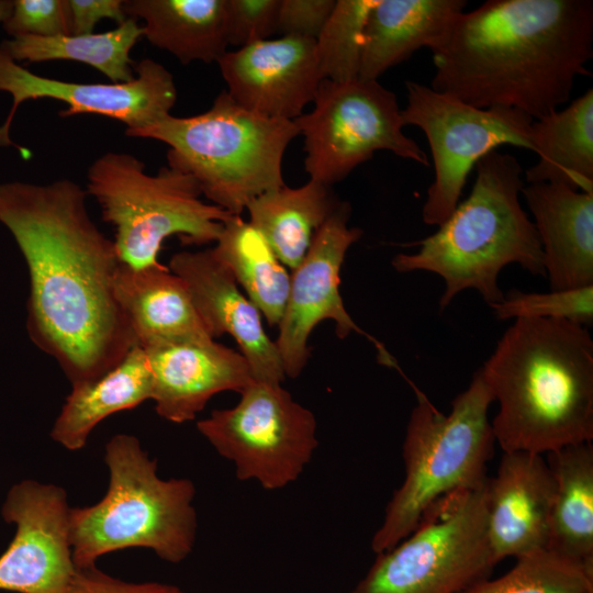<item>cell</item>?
<instances>
[{"mask_svg": "<svg viewBox=\"0 0 593 593\" xmlns=\"http://www.w3.org/2000/svg\"><path fill=\"white\" fill-rule=\"evenodd\" d=\"M546 456L556 485L547 549L593 577V445H571Z\"/></svg>", "mask_w": 593, "mask_h": 593, "instance_id": "obj_26", "label": "cell"}, {"mask_svg": "<svg viewBox=\"0 0 593 593\" xmlns=\"http://www.w3.org/2000/svg\"><path fill=\"white\" fill-rule=\"evenodd\" d=\"M280 0H225L228 45L238 48L268 40L277 32Z\"/></svg>", "mask_w": 593, "mask_h": 593, "instance_id": "obj_34", "label": "cell"}, {"mask_svg": "<svg viewBox=\"0 0 593 593\" xmlns=\"http://www.w3.org/2000/svg\"><path fill=\"white\" fill-rule=\"evenodd\" d=\"M555 490L544 455L503 452L486 483L488 538L495 564L548 548Z\"/></svg>", "mask_w": 593, "mask_h": 593, "instance_id": "obj_19", "label": "cell"}, {"mask_svg": "<svg viewBox=\"0 0 593 593\" xmlns=\"http://www.w3.org/2000/svg\"><path fill=\"white\" fill-rule=\"evenodd\" d=\"M532 144L539 160L524 172L527 184L562 183L593 193V89L534 120Z\"/></svg>", "mask_w": 593, "mask_h": 593, "instance_id": "obj_25", "label": "cell"}, {"mask_svg": "<svg viewBox=\"0 0 593 593\" xmlns=\"http://www.w3.org/2000/svg\"><path fill=\"white\" fill-rule=\"evenodd\" d=\"M109 470L105 495L96 504L71 507L69 534L75 568L96 564L103 555L148 548L178 563L197 537L195 488L189 479H160L157 461L137 437L116 434L105 445Z\"/></svg>", "mask_w": 593, "mask_h": 593, "instance_id": "obj_5", "label": "cell"}, {"mask_svg": "<svg viewBox=\"0 0 593 593\" xmlns=\"http://www.w3.org/2000/svg\"><path fill=\"white\" fill-rule=\"evenodd\" d=\"M592 0H489L462 12L432 51L430 87L533 120L559 109L593 55Z\"/></svg>", "mask_w": 593, "mask_h": 593, "instance_id": "obj_2", "label": "cell"}, {"mask_svg": "<svg viewBox=\"0 0 593 593\" xmlns=\"http://www.w3.org/2000/svg\"><path fill=\"white\" fill-rule=\"evenodd\" d=\"M313 102L293 121L304 138L310 180L332 187L378 150L428 166L425 152L403 132L395 93L378 81L323 79Z\"/></svg>", "mask_w": 593, "mask_h": 593, "instance_id": "obj_10", "label": "cell"}, {"mask_svg": "<svg viewBox=\"0 0 593 593\" xmlns=\"http://www.w3.org/2000/svg\"><path fill=\"white\" fill-rule=\"evenodd\" d=\"M71 16V35L93 33L102 19L114 20L119 25L125 22L124 0H68Z\"/></svg>", "mask_w": 593, "mask_h": 593, "instance_id": "obj_37", "label": "cell"}, {"mask_svg": "<svg viewBox=\"0 0 593 593\" xmlns=\"http://www.w3.org/2000/svg\"><path fill=\"white\" fill-rule=\"evenodd\" d=\"M152 394L146 353L135 346L99 379L71 387L53 424L51 437L67 450H80L100 422L152 400Z\"/></svg>", "mask_w": 593, "mask_h": 593, "instance_id": "obj_23", "label": "cell"}, {"mask_svg": "<svg viewBox=\"0 0 593 593\" xmlns=\"http://www.w3.org/2000/svg\"><path fill=\"white\" fill-rule=\"evenodd\" d=\"M466 0H377L365 27L358 79L378 81L422 47H438Z\"/></svg>", "mask_w": 593, "mask_h": 593, "instance_id": "obj_22", "label": "cell"}, {"mask_svg": "<svg viewBox=\"0 0 593 593\" xmlns=\"http://www.w3.org/2000/svg\"><path fill=\"white\" fill-rule=\"evenodd\" d=\"M125 135L167 144L168 166L191 175L212 204L240 215L258 195L286 186L283 155L300 133L293 121L248 111L223 91L201 114H168Z\"/></svg>", "mask_w": 593, "mask_h": 593, "instance_id": "obj_6", "label": "cell"}, {"mask_svg": "<svg viewBox=\"0 0 593 593\" xmlns=\"http://www.w3.org/2000/svg\"><path fill=\"white\" fill-rule=\"evenodd\" d=\"M349 217V203L340 201L317 230L301 264L292 270L289 295L275 342L286 377L296 378L305 367L310 357L309 336L323 320L335 322L339 338L351 332L363 335L374 345L380 363L400 370L387 348L354 322L339 293V273L346 253L362 236L360 228L348 226Z\"/></svg>", "mask_w": 593, "mask_h": 593, "instance_id": "obj_13", "label": "cell"}, {"mask_svg": "<svg viewBox=\"0 0 593 593\" xmlns=\"http://www.w3.org/2000/svg\"><path fill=\"white\" fill-rule=\"evenodd\" d=\"M143 36V26L128 18L116 29L104 33L23 36L4 40L2 44L16 63L75 60L98 69L111 82H128L135 78L130 53Z\"/></svg>", "mask_w": 593, "mask_h": 593, "instance_id": "obj_29", "label": "cell"}, {"mask_svg": "<svg viewBox=\"0 0 593 593\" xmlns=\"http://www.w3.org/2000/svg\"><path fill=\"white\" fill-rule=\"evenodd\" d=\"M168 268L186 282L212 337L230 334L255 380L281 384L286 378L283 365L276 343L262 327L260 312L239 291L234 276L212 249L179 251L170 258Z\"/></svg>", "mask_w": 593, "mask_h": 593, "instance_id": "obj_18", "label": "cell"}, {"mask_svg": "<svg viewBox=\"0 0 593 593\" xmlns=\"http://www.w3.org/2000/svg\"><path fill=\"white\" fill-rule=\"evenodd\" d=\"M157 414L181 424L195 418L223 391L242 392L255 379L245 357L214 339H187L143 348Z\"/></svg>", "mask_w": 593, "mask_h": 593, "instance_id": "obj_17", "label": "cell"}, {"mask_svg": "<svg viewBox=\"0 0 593 593\" xmlns=\"http://www.w3.org/2000/svg\"><path fill=\"white\" fill-rule=\"evenodd\" d=\"M335 0H280L277 32L282 36L316 40L335 7Z\"/></svg>", "mask_w": 593, "mask_h": 593, "instance_id": "obj_35", "label": "cell"}, {"mask_svg": "<svg viewBox=\"0 0 593 593\" xmlns=\"http://www.w3.org/2000/svg\"><path fill=\"white\" fill-rule=\"evenodd\" d=\"M86 191L114 228L120 261L132 268L160 264L161 245L172 235L184 245L215 242L233 216L205 203L191 175L170 166L149 175L144 161L128 153L107 152L93 160Z\"/></svg>", "mask_w": 593, "mask_h": 593, "instance_id": "obj_8", "label": "cell"}, {"mask_svg": "<svg viewBox=\"0 0 593 593\" xmlns=\"http://www.w3.org/2000/svg\"><path fill=\"white\" fill-rule=\"evenodd\" d=\"M461 593H593V577L577 563L541 549L516 558L504 575L480 581Z\"/></svg>", "mask_w": 593, "mask_h": 593, "instance_id": "obj_30", "label": "cell"}, {"mask_svg": "<svg viewBox=\"0 0 593 593\" xmlns=\"http://www.w3.org/2000/svg\"><path fill=\"white\" fill-rule=\"evenodd\" d=\"M12 38L71 35L68 0H13L12 11L2 23Z\"/></svg>", "mask_w": 593, "mask_h": 593, "instance_id": "obj_33", "label": "cell"}, {"mask_svg": "<svg viewBox=\"0 0 593 593\" xmlns=\"http://www.w3.org/2000/svg\"><path fill=\"white\" fill-rule=\"evenodd\" d=\"M225 0H124L127 18L142 19L144 36L181 64L213 63L227 52Z\"/></svg>", "mask_w": 593, "mask_h": 593, "instance_id": "obj_24", "label": "cell"}, {"mask_svg": "<svg viewBox=\"0 0 593 593\" xmlns=\"http://www.w3.org/2000/svg\"><path fill=\"white\" fill-rule=\"evenodd\" d=\"M522 195L534 217L551 290L593 286V193L562 183H528Z\"/></svg>", "mask_w": 593, "mask_h": 593, "instance_id": "obj_20", "label": "cell"}, {"mask_svg": "<svg viewBox=\"0 0 593 593\" xmlns=\"http://www.w3.org/2000/svg\"><path fill=\"white\" fill-rule=\"evenodd\" d=\"M199 433L235 466L239 480L267 490L295 481L317 447L314 414L280 383L254 380L231 409L197 423Z\"/></svg>", "mask_w": 593, "mask_h": 593, "instance_id": "obj_12", "label": "cell"}, {"mask_svg": "<svg viewBox=\"0 0 593 593\" xmlns=\"http://www.w3.org/2000/svg\"><path fill=\"white\" fill-rule=\"evenodd\" d=\"M488 479L435 504L406 538L377 553L350 593H461L489 579Z\"/></svg>", "mask_w": 593, "mask_h": 593, "instance_id": "obj_9", "label": "cell"}, {"mask_svg": "<svg viewBox=\"0 0 593 593\" xmlns=\"http://www.w3.org/2000/svg\"><path fill=\"white\" fill-rule=\"evenodd\" d=\"M113 292L142 348L167 342L214 339L186 282L161 264L132 268L120 262Z\"/></svg>", "mask_w": 593, "mask_h": 593, "instance_id": "obj_21", "label": "cell"}, {"mask_svg": "<svg viewBox=\"0 0 593 593\" xmlns=\"http://www.w3.org/2000/svg\"><path fill=\"white\" fill-rule=\"evenodd\" d=\"M136 76L128 82L81 83L36 75L16 63L0 43V91L12 97V107L0 126V146L15 147L21 155L27 150L10 137L18 108L27 100L55 99L68 104L59 116L82 113L100 114L121 121L126 128L147 126L170 114L177 100L174 76L161 64L142 59L134 68Z\"/></svg>", "mask_w": 593, "mask_h": 593, "instance_id": "obj_14", "label": "cell"}, {"mask_svg": "<svg viewBox=\"0 0 593 593\" xmlns=\"http://www.w3.org/2000/svg\"><path fill=\"white\" fill-rule=\"evenodd\" d=\"M377 0H337L315 40L323 79L347 82L358 79L368 14Z\"/></svg>", "mask_w": 593, "mask_h": 593, "instance_id": "obj_31", "label": "cell"}, {"mask_svg": "<svg viewBox=\"0 0 593 593\" xmlns=\"http://www.w3.org/2000/svg\"><path fill=\"white\" fill-rule=\"evenodd\" d=\"M13 7V0H0V24L10 15Z\"/></svg>", "mask_w": 593, "mask_h": 593, "instance_id": "obj_38", "label": "cell"}, {"mask_svg": "<svg viewBox=\"0 0 593 593\" xmlns=\"http://www.w3.org/2000/svg\"><path fill=\"white\" fill-rule=\"evenodd\" d=\"M230 97L270 119L294 121L314 100L321 75L315 40L281 36L227 51L217 61Z\"/></svg>", "mask_w": 593, "mask_h": 593, "instance_id": "obj_16", "label": "cell"}, {"mask_svg": "<svg viewBox=\"0 0 593 593\" xmlns=\"http://www.w3.org/2000/svg\"><path fill=\"white\" fill-rule=\"evenodd\" d=\"M479 371L503 452L547 455L593 439V339L566 320L517 318Z\"/></svg>", "mask_w": 593, "mask_h": 593, "instance_id": "obj_3", "label": "cell"}, {"mask_svg": "<svg viewBox=\"0 0 593 593\" xmlns=\"http://www.w3.org/2000/svg\"><path fill=\"white\" fill-rule=\"evenodd\" d=\"M405 87L403 125L424 132L435 168L422 220L439 226L458 205L468 176L481 158L502 145L533 152L534 120L514 109L477 108L416 81H406Z\"/></svg>", "mask_w": 593, "mask_h": 593, "instance_id": "obj_11", "label": "cell"}, {"mask_svg": "<svg viewBox=\"0 0 593 593\" xmlns=\"http://www.w3.org/2000/svg\"><path fill=\"white\" fill-rule=\"evenodd\" d=\"M87 197L70 179L0 183V223L29 271L27 335L71 387L99 379L137 346L113 292L121 261Z\"/></svg>", "mask_w": 593, "mask_h": 593, "instance_id": "obj_1", "label": "cell"}, {"mask_svg": "<svg viewBox=\"0 0 593 593\" xmlns=\"http://www.w3.org/2000/svg\"><path fill=\"white\" fill-rule=\"evenodd\" d=\"M491 307L497 320L553 318L589 327L593 323V286L542 293L512 290Z\"/></svg>", "mask_w": 593, "mask_h": 593, "instance_id": "obj_32", "label": "cell"}, {"mask_svg": "<svg viewBox=\"0 0 593 593\" xmlns=\"http://www.w3.org/2000/svg\"><path fill=\"white\" fill-rule=\"evenodd\" d=\"M470 194L432 235L414 243L417 251L392 259L396 271H428L440 276L445 290L439 310L467 289L477 290L489 306L501 302V270L519 265L546 276L540 240L523 209V168L513 155L493 150L475 164Z\"/></svg>", "mask_w": 593, "mask_h": 593, "instance_id": "obj_4", "label": "cell"}, {"mask_svg": "<svg viewBox=\"0 0 593 593\" xmlns=\"http://www.w3.org/2000/svg\"><path fill=\"white\" fill-rule=\"evenodd\" d=\"M68 593H186L181 589L158 583L126 582L114 578L96 564L75 570Z\"/></svg>", "mask_w": 593, "mask_h": 593, "instance_id": "obj_36", "label": "cell"}, {"mask_svg": "<svg viewBox=\"0 0 593 593\" xmlns=\"http://www.w3.org/2000/svg\"><path fill=\"white\" fill-rule=\"evenodd\" d=\"M211 248L225 265L247 298L273 326L286 309L291 276L261 233L240 215H233Z\"/></svg>", "mask_w": 593, "mask_h": 593, "instance_id": "obj_28", "label": "cell"}, {"mask_svg": "<svg viewBox=\"0 0 593 593\" xmlns=\"http://www.w3.org/2000/svg\"><path fill=\"white\" fill-rule=\"evenodd\" d=\"M413 389L417 403L402 447L405 478L373 535L376 553L406 538L439 501L481 485L493 456L495 439L488 412L494 400L479 369L468 388L452 400L448 415L414 384Z\"/></svg>", "mask_w": 593, "mask_h": 593, "instance_id": "obj_7", "label": "cell"}, {"mask_svg": "<svg viewBox=\"0 0 593 593\" xmlns=\"http://www.w3.org/2000/svg\"><path fill=\"white\" fill-rule=\"evenodd\" d=\"M70 505L65 489L22 480L1 506L15 534L0 556V590L15 593H68L75 573L69 534Z\"/></svg>", "mask_w": 593, "mask_h": 593, "instance_id": "obj_15", "label": "cell"}, {"mask_svg": "<svg viewBox=\"0 0 593 593\" xmlns=\"http://www.w3.org/2000/svg\"><path fill=\"white\" fill-rule=\"evenodd\" d=\"M340 200L332 187L310 180L302 187H282L255 198L246 208L249 223L268 242L277 258L294 270L314 235Z\"/></svg>", "mask_w": 593, "mask_h": 593, "instance_id": "obj_27", "label": "cell"}]
</instances>
